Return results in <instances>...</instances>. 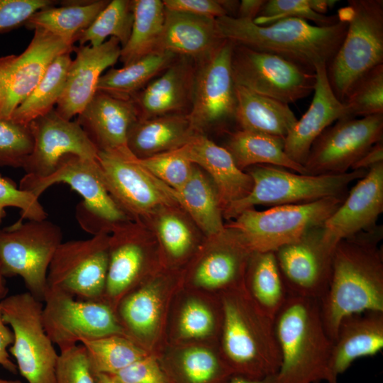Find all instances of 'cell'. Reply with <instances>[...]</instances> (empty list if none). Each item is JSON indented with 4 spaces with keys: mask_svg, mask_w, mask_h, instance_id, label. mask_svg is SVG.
Listing matches in <instances>:
<instances>
[{
    "mask_svg": "<svg viewBox=\"0 0 383 383\" xmlns=\"http://www.w3.org/2000/svg\"><path fill=\"white\" fill-rule=\"evenodd\" d=\"M178 57L169 52L157 50L121 68H111L100 77L97 91L118 99H131Z\"/></svg>",
    "mask_w": 383,
    "mask_h": 383,
    "instance_id": "cell-35",
    "label": "cell"
},
{
    "mask_svg": "<svg viewBox=\"0 0 383 383\" xmlns=\"http://www.w3.org/2000/svg\"><path fill=\"white\" fill-rule=\"evenodd\" d=\"M109 235L62 242L50 262L48 288L86 301H104L108 267Z\"/></svg>",
    "mask_w": 383,
    "mask_h": 383,
    "instance_id": "cell-12",
    "label": "cell"
},
{
    "mask_svg": "<svg viewBox=\"0 0 383 383\" xmlns=\"http://www.w3.org/2000/svg\"><path fill=\"white\" fill-rule=\"evenodd\" d=\"M79 344L84 348L95 375L114 374L148 355L123 335L83 339Z\"/></svg>",
    "mask_w": 383,
    "mask_h": 383,
    "instance_id": "cell-41",
    "label": "cell"
},
{
    "mask_svg": "<svg viewBox=\"0 0 383 383\" xmlns=\"http://www.w3.org/2000/svg\"><path fill=\"white\" fill-rule=\"evenodd\" d=\"M311 9L316 13L324 14L328 9L333 7L338 2L336 0H310Z\"/></svg>",
    "mask_w": 383,
    "mask_h": 383,
    "instance_id": "cell-58",
    "label": "cell"
},
{
    "mask_svg": "<svg viewBox=\"0 0 383 383\" xmlns=\"http://www.w3.org/2000/svg\"><path fill=\"white\" fill-rule=\"evenodd\" d=\"M8 288L6 286V277L4 276L0 267V300L7 296Z\"/></svg>",
    "mask_w": 383,
    "mask_h": 383,
    "instance_id": "cell-60",
    "label": "cell"
},
{
    "mask_svg": "<svg viewBox=\"0 0 383 383\" xmlns=\"http://www.w3.org/2000/svg\"><path fill=\"white\" fill-rule=\"evenodd\" d=\"M133 0L109 1L91 24L76 38L79 45L103 44L108 37L115 38L123 48L128 40L133 23Z\"/></svg>",
    "mask_w": 383,
    "mask_h": 383,
    "instance_id": "cell-43",
    "label": "cell"
},
{
    "mask_svg": "<svg viewBox=\"0 0 383 383\" xmlns=\"http://www.w3.org/2000/svg\"><path fill=\"white\" fill-rule=\"evenodd\" d=\"M383 211V162L367 170L322 226V239L333 252L342 240L376 226Z\"/></svg>",
    "mask_w": 383,
    "mask_h": 383,
    "instance_id": "cell-21",
    "label": "cell"
},
{
    "mask_svg": "<svg viewBox=\"0 0 383 383\" xmlns=\"http://www.w3.org/2000/svg\"><path fill=\"white\" fill-rule=\"evenodd\" d=\"M265 0H243L240 2L235 18L254 21L259 15Z\"/></svg>",
    "mask_w": 383,
    "mask_h": 383,
    "instance_id": "cell-56",
    "label": "cell"
},
{
    "mask_svg": "<svg viewBox=\"0 0 383 383\" xmlns=\"http://www.w3.org/2000/svg\"><path fill=\"white\" fill-rule=\"evenodd\" d=\"M171 193L205 237L218 233L225 228L216 189L209 177L197 165L194 164L187 182L179 189H171Z\"/></svg>",
    "mask_w": 383,
    "mask_h": 383,
    "instance_id": "cell-33",
    "label": "cell"
},
{
    "mask_svg": "<svg viewBox=\"0 0 383 383\" xmlns=\"http://www.w3.org/2000/svg\"><path fill=\"white\" fill-rule=\"evenodd\" d=\"M141 221L153 233L160 251L172 263L183 262L205 238L177 204L162 206Z\"/></svg>",
    "mask_w": 383,
    "mask_h": 383,
    "instance_id": "cell-31",
    "label": "cell"
},
{
    "mask_svg": "<svg viewBox=\"0 0 383 383\" xmlns=\"http://www.w3.org/2000/svg\"><path fill=\"white\" fill-rule=\"evenodd\" d=\"M71 52L60 55L52 61L38 84L13 111L9 118L29 125L33 120L54 109L64 90L72 60Z\"/></svg>",
    "mask_w": 383,
    "mask_h": 383,
    "instance_id": "cell-40",
    "label": "cell"
},
{
    "mask_svg": "<svg viewBox=\"0 0 383 383\" xmlns=\"http://www.w3.org/2000/svg\"><path fill=\"white\" fill-rule=\"evenodd\" d=\"M55 377L56 383H96V375L81 344L60 352Z\"/></svg>",
    "mask_w": 383,
    "mask_h": 383,
    "instance_id": "cell-49",
    "label": "cell"
},
{
    "mask_svg": "<svg viewBox=\"0 0 383 383\" xmlns=\"http://www.w3.org/2000/svg\"><path fill=\"white\" fill-rule=\"evenodd\" d=\"M165 8L211 18H218L227 13L219 0H163Z\"/></svg>",
    "mask_w": 383,
    "mask_h": 383,
    "instance_id": "cell-53",
    "label": "cell"
},
{
    "mask_svg": "<svg viewBox=\"0 0 383 383\" xmlns=\"http://www.w3.org/2000/svg\"><path fill=\"white\" fill-rule=\"evenodd\" d=\"M156 282L139 285L118 304L115 312L123 335L137 344L152 335L157 328L161 301Z\"/></svg>",
    "mask_w": 383,
    "mask_h": 383,
    "instance_id": "cell-38",
    "label": "cell"
},
{
    "mask_svg": "<svg viewBox=\"0 0 383 383\" xmlns=\"http://www.w3.org/2000/svg\"><path fill=\"white\" fill-rule=\"evenodd\" d=\"M238 129L285 138L297 121L289 104L235 84Z\"/></svg>",
    "mask_w": 383,
    "mask_h": 383,
    "instance_id": "cell-32",
    "label": "cell"
},
{
    "mask_svg": "<svg viewBox=\"0 0 383 383\" xmlns=\"http://www.w3.org/2000/svg\"><path fill=\"white\" fill-rule=\"evenodd\" d=\"M43 305L28 292L0 300L2 318L13 333L9 352L28 383H56L59 353L44 328Z\"/></svg>",
    "mask_w": 383,
    "mask_h": 383,
    "instance_id": "cell-9",
    "label": "cell"
},
{
    "mask_svg": "<svg viewBox=\"0 0 383 383\" xmlns=\"http://www.w3.org/2000/svg\"><path fill=\"white\" fill-rule=\"evenodd\" d=\"M96 383H120L112 374H96Z\"/></svg>",
    "mask_w": 383,
    "mask_h": 383,
    "instance_id": "cell-59",
    "label": "cell"
},
{
    "mask_svg": "<svg viewBox=\"0 0 383 383\" xmlns=\"http://www.w3.org/2000/svg\"><path fill=\"white\" fill-rule=\"evenodd\" d=\"M286 18L310 20L318 26H328L339 21L338 15L326 16L315 12L310 0H267L253 22L264 26Z\"/></svg>",
    "mask_w": 383,
    "mask_h": 383,
    "instance_id": "cell-46",
    "label": "cell"
},
{
    "mask_svg": "<svg viewBox=\"0 0 383 383\" xmlns=\"http://www.w3.org/2000/svg\"><path fill=\"white\" fill-rule=\"evenodd\" d=\"M33 148L29 125L0 117V166L23 168Z\"/></svg>",
    "mask_w": 383,
    "mask_h": 383,
    "instance_id": "cell-45",
    "label": "cell"
},
{
    "mask_svg": "<svg viewBox=\"0 0 383 383\" xmlns=\"http://www.w3.org/2000/svg\"><path fill=\"white\" fill-rule=\"evenodd\" d=\"M315 74L316 85L310 106L284 138V152L292 160L303 166L311 145L323 131L334 121L351 117L346 105L331 89L326 65H317Z\"/></svg>",
    "mask_w": 383,
    "mask_h": 383,
    "instance_id": "cell-24",
    "label": "cell"
},
{
    "mask_svg": "<svg viewBox=\"0 0 383 383\" xmlns=\"http://www.w3.org/2000/svg\"><path fill=\"white\" fill-rule=\"evenodd\" d=\"M43 304L44 328L60 352L83 339L123 335L114 309L104 301L81 300L48 288Z\"/></svg>",
    "mask_w": 383,
    "mask_h": 383,
    "instance_id": "cell-13",
    "label": "cell"
},
{
    "mask_svg": "<svg viewBox=\"0 0 383 383\" xmlns=\"http://www.w3.org/2000/svg\"><path fill=\"white\" fill-rule=\"evenodd\" d=\"M112 375L120 383H171L162 366L149 355Z\"/></svg>",
    "mask_w": 383,
    "mask_h": 383,
    "instance_id": "cell-52",
    "label": "cell"
},
{
    "mask_svg": "<svg viewBox=\"0 0 383 383\" xmlns=\"http://www.w3.org/2000/svg\"><path fill=\"white\" fill-rule=\"evenodd\" d=\"M197 133L187 113H170L138 118L127 137V148L138 159H145L177 150Z\"/></svg>",
    "mask_w": 383,
    "mask_h": 383,
    "instance_id": "cell-30",
    "label": "cell"
},
{
    "mask_svg": "<svg viewBox=\"0 0 383 383\" xmlns=\"http://www.w3.org/2000/svg\"><path fill=\"white\" fill-rule=\"evenodd\" d=\"M382 226L340 240L335 246L328 289L319 300L326 331L333 342L346 317L367 311L383 312Z\"/></svg>",
    "mask_w": 383,
    "mask_h": 383,
    "instance_id": "cell-1",
    "label": "cell"
},
{
    "mask_svg": "<svg viewBox=\"0 0 383 383\" xmlns=\"http://www.w3.org/2000/svg\"><path fill=\"white\" fill-rule=\"evenodd\" d=\"M3 103H4V94H3V91L1 88V86H0V113L3 106Z\"/></svg>",
    "mask_w": 383,
    "mask_h": 383,
    "instance_id": "cell-62",
    "label": "cell"
},
{
    "mask_svg": "<svg viewBox=\"0 0 383 383\" xmlns=\"http://www.w3.org/2000/svg\"><path fill=\"white\" fill-rule=\"evenodd\" d=\"M383 162L382 140L372 146L351 167V170H368L373 166Z\"/></svg>",
    "mask_w": 383,
    "mask_h": 383,
    "instance_id": "cell-55",
    "label": "cell"
},
{
    "mask_svg": "<svg viewBox=\"0 0 383 383\" xmlns=\"http://www.w3.org/2000/svg\"><path fill=\"white\" fill-rule=\"evenodd\" d=\"M133 23L119 60L123 66L157 51L165 22V8L160 0H133Z\"/></svg>",
    "mask_w": 383,
    "mask_h": 383,
    "instance_id": "cell-39",
    "label": "cell"
},
{
    "mask_svg": "<svg viewBox=\"0 0 383 383\" xmlns=\"http://www.w3.org/2000/svg\"><path fill=\"white\" fill-rule=\"evenodd\" d=\"M190 277L193 284L206 289H235L244 284L252 252L235 230L225 226L218 233L205 237L199 247Z\"/></svg>",
    "mask_w": 383,
    "mask_h": 383,
    "instance_id": "cell-22",
    "label": "cell"
},
{
    "mask_svg": "<svg viewBox=\"0 0 383 383\" xmlns=\"http://www.w3.org/2000/svg\"><path fill=\"white\" fill-rule=\"evenodd\" d=\"M223 298V350L233 374L261 379L277 374L281 357L274 319L264 313L244 286Z\"/></svg>",
    "mask_w": 383,
    "mask_h": 383,
    "instance_id": "cell-4",
    "label": "cell"
},
{
    "mask_svg": "<svg viewBox=\"0 0 383 383\" xmlns=\"http://www.w3.org/2000/svg\"><path fill=\"white\" fill-rule=\"evenodd\" d=\"M233 47V43L226 40L212 55L196 64L187 116L197 133L204 134L211 128L235 122L237 101L231 70Z\"/></svg>",
    "mask_w": 383,
    "mask_h": 383,
    "instance_id": "cell-16",
    "label": "cell"
},
{
    "mask_svg": "<svg viewBox=\"0 0 383 383\" xmlns=\"http://www.w3.org/2000/svg\"><path fill=\"white\" fill-rule=\"evenodd\" d=\"M172 368L165 371L171 383H226L233 374L225 360L199 347L183 352Z\"/></svg>",
    "mask_w": 383,
    "mask_h": 383,
    "instance_id": "cell-42",
    "label": "cell"
},
{
    "mask_svg": "<svg viewBox=\"0 0 383 383\" xmlns=\"http://www.w3.org/2000/svg\"><path fill=\"white\" fill-rule=\"evenodd\" d=\"M226 383H277L276 374L261 379H252L238 374H233Z\"/></svg>",
    "mask_w": 383,
    "mask_h": 383,
    "instance_id": "cell-57",
    "label": "cell"
},
{
    "mask_svg": "<svg viewBox=\"0 0 383 383\" xmlns=\"http://www.w3.org/2000/svg\"><path fill=\"white\" fill-rule=\"evenodd\" d=\"M65 183L83 198L76 216L82 228L93 235L109 233L115 226L130 219L109 193L97 160L67 155L56 170L44 178L25 175L18 187L38 198L48 187Z\"/></svg>",
    "mask_w": 383,
    "mask_h": 383,
    "instance_id": "cell-8",
    "label": "cell"
},
{
    "mask_svg": "<svg viewBox=\"0 0 383 383\" xmlns=\"http://www.w3.org/2000/svg\"><path fill=\"white\" fill-rule=\"evenodd\" d=\"M216 19L165 9L157 50L189 57L196 64L206 60L226 40Z\"/></svg>",
    "mask_w": 383,
    "mask_h": 383,
    "instance_id": "cell-29",
    "label": "cell"
},
{
    "mask_svg": "<svg viewBox=\"0 0 383 383\" xmlns=\"http://www.w3.org/2000/svg\"><path fill=\"white\" fill-rule=\"evenodd\" d=\"M74 48L60 37L36 29L23 52L0 57V86L4 94L0 117L10 118L38 84L52 61Z\"/></svg>",
    "mask_w": 383,
    "mask_h": 383,
    "instance_id": "cell-18",
    "label": "cell"
},
{
    "mask_svg": "<svg viewBox=\"0 0 383 383\" xmlns=\"http://www.w3.org/2000/svg\"><path fill=\"white\" fill-rule=\"evenodd\" d=\"M281 362L277 383L326 381L333 341L316 299L289 295L274 317Z\"/></svg>",
    "mask_w": 383,
    "mask_h": 383,
    "instance_id": "cell-3",
    "label": "cell"
},
{
    "mask_svg": "<svg viewBox=\"0 0 383 383\" xmlns=\"http://www.w3.org/2000/svg\"><path fill=\"white\" fill-rule=\"evenodd\" d=\"M244 280L248 295L264 313L274 319L289 296L274 252H252Z\"/></svg>",
    "mask_w": 383,
    "mask_h": 383,
    "instance_id": "cell-37",
    "label": "cell"
},
{
    "mask_svg": "<svg viewBox=\"0 0 383 383\" xmlns=\"http://www.w3.org/2000/svg\"><path fill=\"white\" fill-rule=\"evenodd\" d=\"M274 252L289 294L321 300L329 284L333 252L323 242L322 226Z\"/></svg>",
    "mask_w": 383,
    "mask_h": 383,
    "instance_id": "cell-20",
    "label": "cell"
},
{
    "mask_svg": "<svg viewBox=\"0 0 383 383\" xmlns=\"http://www.w3.org/2000/svg\"><path fill=\"white\" fill-rule=\"evenodd\" d=\"M383 348V312L367 311L345 318L333 342L326 383L338 377L357 359L372 356Z\"/></svg>",
    "mask_w": 383,
    "mask_h": 383,
    "instance_id": "cell-28",
    "label": "cell"
},
{
    "mask_svg": "<svg viewBox=\"0 0 383 383\" xmlns=\"http://www.w3.org/2000/svg\"><path fill=\"white\" fill-rule=\"evenodd\" d=\"M13 207L21 210V218L24 219L43 220L48 213L40 203L39 198L21 189L16 184L0 174V225L6 216V209Z\"/></svg>",
    "mask_w": 383,
    "mask_h": 383,
    "instance_id": "cell-48",
    "label": "cell"
},
{
    "mask_svg": "<svg viewBox=\"0 0 383 383\" xmlns=\"http://www.w3.org/2000/svg\"><path fill=\"white\" fill-rule=\"evenodd\" d=\"M214 327V316L206 305L190 301L184 306L179 318V331L184 337L204 338L211 335Z\"/></svg>",
    "mask_w": 383,
    "mask_h": 383,
    "instance_id": "cell-51",
    "label": "cell"
},
{
    "mask_svg": "<svg viewBox=\"0 0 383 383\" xmlns=\"http://www.w3.org/2000/svg\"><path fill=\"white\" fill-rule=\"evenodd\" d=\"M226 133L223 147L241 170L257 165H271L308 174L303 165L287 156L284 138L240 129L226 131Z\"/></svg>",
    "mask_w": 383,
    "mask_h": 383,
    "instance_id": "cell-34",
    "label": "cell"
},
{
    "mask_svg": "<svg viewBox=\"0 0 383 383\" xmlns=\"http://www.w3.org/2000/svg\"><path fill=\"white\" fill-rule=\"evenodd\" d=\"M62 242L60 227L47 218L17 221L0 228V267L4 276L20 277L27 292L43 302L48 268Z\"/></svg>",
    "mask_w": 383,
    "mask_h": 383,
    "instance_id": "cell-10",
    "label": "cell"
},
{
    "mask_svg": "<svg viewBox=\"0 0 383 383\" xmlns=\"http://www.w3.org/2000/svg\"><path fill=\"white\" fill-rule=\"evenodd\" d=\"M216 20L223 37L233 44L280 56L313 72L317 65L330 63L348 28L340 20L328 26H312L298 18L264 26L228 16Z\"/></svg>",
    "mask_w": 383,
    "mask_h": 383,
    "instance_id": "cell-2",
    "label": "cell"
},
{
    "mask_svg": "<svg viewBox=\"0 0 383 383\" xmlns=\"http://www.w3.org/2000/svg\"><path fill=\"white\" fill-rule=\"evenodd\" d=\"M97 161L109 193L130 219L143 221L157 208L177 204L171 188L141 166L129 150L99 151Z\"/></svg>",
    "mask_w": 383,
    "mask_h": 383,
    "instance_id": "cell-14",
    "label": "cell"
},
{
    "mask_svg": "<svg viewBox=\"0 0 383 383\" xmlns=\"http://www.w3.org/2000/svg\"><path fill=\"white\" fill-rule=\"evenodd\" d=\"M382 138L383 114L342 118L314 141L304 167L312 175L345 173Z\"/></svg>",
    "mask_w": 383,
    "mask_h": 383,
    "instance_id": "cell-17",
    "label": "cell"
},
{
    "mask_svg": "<svg viewBox=\"0 0 383 383\" xmlns=\"http://www.w3.org/2000/svg\"><path fill=\"white\" fill-rule=\"evenodd\" d=\"M13 342V331L4 321L0 308V366L15 374L18 369L16 363L11 359L9 352V348Z\"/></svg>",
    "mask_w": 383,
    "mask_h": 383,
    "instance_id": "cell-54",
    "label": "cell"
},
{
    "mask_svg": "<svg viewBox=\"0 0 383 383\" xmlns=\"http://www.w3.org/2000/svg\"><path fill=\"white\" fill-rule=\"evenodd\" d=\"M0 383H23L18 379H7L0 378Z\"/></svg>",
    "mask_w": 383,
    "mask_h": 383,
    "instance_id": "cell-61",
    "label": "cell"
},
{
    "mask_svg": "<svg viewBox=\"0 0 383 383\" xmlns=\"http://www.w3.org/2000/svg\"><path fill=\"white\" fill-rule=\"evenodd\" d=\"M156 250H160L157 240L143 221L128 220L113 227L104 301L114 311L121 299L149 274Z\"/></svg>",
    "mask_w": 383,
    "mask_h": 383,
    "instance_id": "cell-15",
    "label": "cell"
},
{
    "mask_svg": "<svg viewBox=\"0 0 383 383\" xmlns=\"http://www.w3.org/2000/svg\"><path fill=\"white\" fill-rule=\"evenodd\" d=\"M135 159L153 177L174 190L180 189L187 182L194 168L192 162L175 150Z\"/></svg>",
    "mask_w": 383,
    "mask_h": 383,
    "instance_id": "cell-47",
    "label": "cell"
},
{
    "mask_svg": "<svg viewBox=\"0 0 383 383\" xmlns=\"http://www.w3.org/2000/svg\"><path fill=\"white\" fill-rule=\"evenodd\" d=\"M337 15L348 28L326 72L334 94L343 102L361 77L383 64V1L349 0Z\"/></svg>",
    "mask_w": 383,
    "mask_h": 383,
    "instance_id": "cell-5",
    "label": "cell"
},
{
    "mask_svg": "<svg viewBox=\"0 0 383 383\" xmlns=\"http://www.w3.org/2000/svg\"><path fill=\"white\" fill-rule=\"evenodd\" d=\"M139 118L133 99H122L96 91L78 115L77 122L99 151H125L127 137Z\"/></svg>",
    "mask_w": 383,
    "mask_h": 383,
    "instance_id": "cell-26",
    "label": "cell"
},
{
    "mask_svg": "<svg viewBox=\"0 0 383 383\" xmlns=\"http://www.w3.org/2000/svg\"><path fill=\"white\" fill-rule=\"evenodd\" d=\"M343 102L353 118L383 114V64L361 77Z\"/></svg>",
    "mask_w": 383,
    "mask_h": 383,
    "instance_id": "cell-44",
    "label": "cell"
},
{
    "mask_svg": "<svg viewBox=\"0 0 383 383\" xmlns=\"http://www.w3.org/2000/svg\"><path fill=\"white\" fill-rule=\"evenodd\" d=\"M121 46L115 38H109L97 47L88 45L74 48L76 57L68 69L63 92L55 111L71 120L78 116L97 91L102 73L120 57Z\"/></svg>",
    "mask_w": 383,
    "mask_h": 383,
    "instance_id": "cell-23",
    "label": "cell"
},
{
    "mask_svg": "<svg viewBox=\"0 0 383 383\" xmlns=\"http://www.w3.org/2000/svg\"><path fill=\"white\" fill-rule=\"evenodd\" d=\"M231 70L236 85L285 104L314 90L316 74L280 56L233 44Z\"/></svg>",
    "mask_w": 383,
    "mask_h": 383,
    "instance_id": "cell-11",
    "label": "cell"
},
{
    "mask_svg": "<svg viewBox=\"0 0 383 383\" xmlns=\"http://www.w3.org/2000/svg\"><path fill=\"white\" fill-rule=\"evenodd\" d=\"M196 63L179 56L164 72L133 98L139 118L170 113H188L190 110Z\"/></svg>",
    "mask_w": 383,
    "mask_h": 383,
    "instance_id": "cell-27",
    "label": "cell"
},
{
    "mask_svg": "<svg viewBox=\"0 0 383 383\" xmlns=\"http://www.w3.org/2000/svg\"><path fill=\"white\" fill-rule=\"evenodd\" d=\"M244 171L252 179V190L245 198L223 210V217L227 221L257 205L272 207L299 204L345 195L348 185L367 172L359 170L337 174L312 175L289 172L271 165H257Z\"/></svg>",
    "mask_w": 383,
    "mask_h": 383,
    "instance_id": "cell-6",
    "label": "cell"
},
{
    "mask_svg": "<svg viewBox=\"0 0 383 383\" xmlns=\"http://www.w3.org/2000/svg\"><path fill=\"white\" fill-rule=\"evenodd\" d=\"M52 0H0V34L25 26L37 11L57 4Z\"/></svg>",
    "mask_w": 383,
    "mask_h": 383,
    "instance_id": "cell-50",
    "label": "cell"
},
{
    "mask_svg": "<svg viewBox=\"0 0 383 383\" xmlns=\"http://www.w3.org/2000/svg\"><path fill=\"white\" fill-rule=\"evenodd\" d=\"M29 126L33 148L23 167L25 175L47 177L67 155L97 160L99 150L80 125L62 117L55 109L33 120Z\"/></svg>",
    "mask_w": 383,
    "mask_h": 383,
    "instance_id": "cell-19",
    "label": "cell"
},
{
    "mask_svg": "<svg viewBox=\"0 0 383 383\" xmlns=\"http://www.w3.org/2000/svg\"><path fill=\"white\" fill-rule=\"evenodd\" d=\"M109 1H75L60 6H50L35 13L25 26L29 30L48 31L70 44L87 29Z\"/></svg>",
    "mask_w": 383,
    "mask_h": 383,
    "instance_id": "cell-36",
    "label": "cell"
},
{
    "mask_svg": "<svg viewBox=\"0 0 383 383\" xmlns=\"http://www.w3.org/2000/svg\"><path fill=\"white\" fill-rule=\"evenodd\" d=\"M345 197L346 194L331 196L309 203L272 206L264 211L251 208L225 226L236 231L252 253L275 252L310 230L322 226Z\"/></svg>",
    "mask_w": 383,
    "mask_h": 383,
    "instance_id": "cell-7",
    "label": "cell"
},
{
    "mask_svg": "<svg viewBox=\"0 0 383 383\" xmlns=\"http://www.w3.org/2000/svg\"><path fill=\"white\" fill-rule=\"evenodd\" d=\"M175 151L202 169L213 182L221 209L245 198L251 192L253 181L239 169L230 152L205 134L197 133Z\"/></svg>",
    "mask_w": 383,
    "mask_h": 383,
    "instance_id": "cell-25",
    "label": "cell"
}]
</instances>
